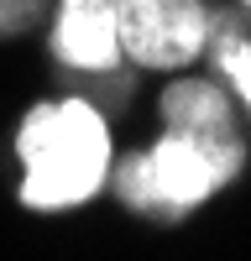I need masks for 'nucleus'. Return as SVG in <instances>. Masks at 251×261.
Returning <instances> with one entry per match:
<instances>
[{
  "label": "nucleus",
  "mask_w": 251,
  "mask_h": 261,
  "mask_svg": "<svg viewBox=\"0 0 251 261\" xmlns=\"http://www.w3.org/2000/svg\"><path fill=\"white\" fill-rule=\"evenodd\" d=\"M204 58L215 63V79L236 94V105L251 115V32H241V27H230L225 16H215Z\"/></svg>",
  "instance_id": "obj_6"
},
{
  "label": "nucleus",
  "mask_w": 251,
  "mask_h": 261,
  "mask_svg": "<svg viewBox=\"0 0 251 261\" xmlns=\"http://www.w3.org/2000/svg\"><path fill=\"white\" fill-rule=\"evenodd\" d=\"M241 11H246V16H251V0H241Z\"/></svg>",
  "instance_id": "obj_8"
},
{
  "label": "nucleus",
  "mask_w": 251,
  "mask_h": 261,
  "mask_svg": "<svg viewBox=\"0 0 251 261\" xmlns=\"http://www.w3.org/2000/svg\"><path fill=\"white\" fill-rule=\"evenodd\" d=\"M47 6L53 0H0V42H16V37L37 32L47 21Z\"/></svg>",
  "instance_id": "obj_7"
},
{
  "label": "nucleus",
  "mask_w": 251,
  "mask_h": 261,
  "mask_svg": "<svg viewBox=\"0 0 251 261\" xmlns=\"http://www.w3.org/2000/svg\"><path fill=\"white\" fill-rule=\"evenodd\" d=\"M162 125H188V130H215V136H241V105L220 79H194L183 73L162 89L157 99Z\"/></svg>",
  "instance_id": "obj_5"
},
{
  "label": "nucleus",
  "mask_w": 251,
  "mask_h": 261,
  "mask_svg": "<svg viewBox=\"0 0 251 261\" xmlns=\"http://www.w3.org/2000/svg\"><path fill=\"white\" fill-rule=\"evenodd\" d=\"M209 0H120V58L152 73H183L209 47Z\"/></svg>",
  "instance_id": "obj_3"
},
{
  "label": "nucleus",
  "mask_w": 251,
  "mask_h": 261,
  "mask_svg": "<svg viewBox=\"0 0 251 261\" xmlns=\"http://www.w3.org/2000/svg\"><path fill=\"white\" fill-rule=\"evenodd\" d=\"M53 63L73 68L84 79H110L120 68V0H53L47 27Z\"/></svg>",
  "instance_id": "obj_4"
},
{
  "label": "nucleus",
  "mask_w": 251,
  "mask_h": 261,
  "mask_svg": "<svg viewBox=\"0 0 251 261\" xmlns=\"http://www.w3.org/2000/svg\"><path fill=\"white\" fill-rule=\"evenodd\" d=\"M11 151L21 162L16 204L32 214H73L94 204L115 167V130L84 94L42 99L21 115Z\"/></svg>",
  "instance_id": "obj_1"
},
{
  "label": "nucleus",
  "mask_w": 251,
  "mask_h": 261,
  "mask_svg": "<svg viewBox=\"0 0 251 261\" xmlns=\"http://www.w3.org/2000/svg\"><path fill=\"white\" fill-rule=\"evenodd\" d=\"M251 146L246 136H215V130L162 125V136L141 151H126L110 167V188L126 209L152 220H188L215 193L246 172Z\"/></svg>",
  "instance_id": "obj_2"
}]
</instances>
